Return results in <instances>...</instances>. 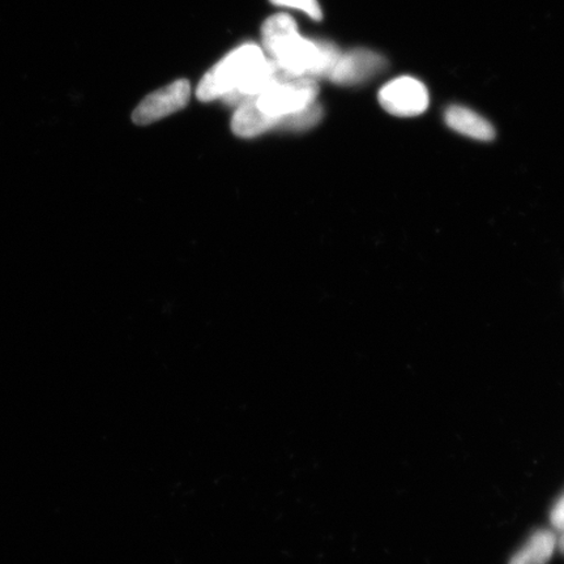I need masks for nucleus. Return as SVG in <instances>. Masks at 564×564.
<instances>
[{
	"instance_id": "1",
	"label": "nucleus",
	"mask_w": 564,
	"mask_h": 564,
	"mask_svg": "<svg viewBox=\"0 0 564 564\" xmlns=\"http://www.w3.org/2000/svg\"><path fill=\"white\" fill-rule=\"evenodd\" d=\"M294 78L266 57L255 44H245L221 59L199 83L197 96L203 103L223 99L238 107L254 99L280 79Z\"/></svg>"
},
{
	"instance_id": "7",
	"label": "nucleus",
	"mask_w": 564,
	"mask_h": 564,
	"mask_svg": "<svg viewBox=\"0 0 564 564\" xmlns=\"http://www.w3.org/2000/svg\"><path fill=\"white\" fill-rule=\"evenodd\" d=\"M281 120L258 109L254 99L239 105L232 119V130L235 136L245 139L257 138L272 130H280Z\"/></svg>"
},
{
	"instance_id": "12",
	"label": "nucleus",
	"mask_w": 564,
	"mask_h": 564,
	"mask_svg": "<svg viewBox=\"0 0 564 564\" xmlns=\"http://www.w3.org/2000/svg\"><path fill=\"white\" fill-rule=\"evenodd\" d=\"M560 548H561V552L564 554V532H563L562 539L560 541Z\"/></svg>"
},
{
	"instance_id": "9",
	"label": "nucleus",
	"mask_w": 564,
	"mask_h": 564,
	"mask_svg": "<svg viewBox=\"0 0 564 564\" xmlns=\"http://www.w3.org/2000/svg\"><path fill=\"white\" fill-rule=\"evenodd\" d=\"M555 536L549 530H539L517 550L509 564H547L554 553Z\"/></svg>"
},
{
	"instance_id": "8",
	"label": "nucleus",
	"mask_w": 564,
	"mask_h": 564,
	"mask_svg": "<svg viewBox=\"0 0 564 564\" xmlns=\"http://www.w3.org/2000/svg\"><path fill=\"white\" fill-rule=\"evenodd\" d=\"M445 120L449 129L460 136L479 141H492L495 138L493 125L469 107L449 106L445 114Z\"/></svg>"
},
{
	"instance_id": "4",
	"label": "nucleus",
	"mask_w": 564,
	"mask_h": 564,
	"mask_svg": "<svg viewBox=\"0 0 564 564\" xmlns=\"http://www.w3.org/2000/svg\"><path fill=\"white\" fill-rule=\"evenodd\" d=\"M379 103L395 117H418L427 110L430 96L426 85L411 77L391 80L379 91Z\"/></svg>"
},
{
	"instance_id": "11",
	"label": "nucleus",
	"mask_w": 564,
	"mask_h": 564,
	"mask_svg": "<svg viewBox=\"0 0 564 564\" xmlns=\"http://www.w3.org/2000/svg\"><path fill=\"white\" fill-rule=\"evenodd\" d=\"M552 522L556 529L563 530L564 532V494L559 502L555 503L552 512Z\"/></svg>"
},
{
	"instance_id": "6",
	"label": "nucleus",
	"mask_w": 564,
	"mask_h": 564,
	"mask_svg": "<svg viewBox=\"0 0 564 564\" xmlns=\"http://www.w3.org/2000/svg\"><path fill=\"white\" fill-rule=\"evenodd\" d=\"M191 86L187 80H177L146 96L136 111L132 120L139 126H146L183 110L190 99Z\"/></svg>"
},
{
	"instance_id": "2",
	"label": "nucleus",
	"mask_w": 564,
	"mask_h": 564,
	"mask_svg": "<svg viewBox=\"0 0 564 564\" xmlns=\"http://www.w3.org/2000/svg\"><path fill=\"white\" fill-rule=\"evenodd\" d=\"M261 42L270 59L294 78L328 79L342 52L331 43L302 37L287 13L266 20Z\"/></svg>"
},
{
	"instance_id": "5",
	"label": "nucleus",
	"mask_w": 564,
	"mask_h": 564,
	"mask_svg": "<svg viewBox=\"0 0 564 564\" xmlns=\"http://www.w3.org/2000/svg\"><path fill=\"white\" fill-rule=\"evenodd\" d=\"M387 66V59L373 50L355 49L341 52L328 80L344 86L364 84L380 75Z\"/></svg>"
},
{
	"instance_id": "10",
	"label": "nucleus",
	"mask_w": 564,
	"mask_h": 564,
	"mask_svg": "<svg viewBox=\"0 0 564 564\" xmlns=\"http://www.w3.org/2000/svg\"><path fill=\"white\" fill-rule=\"evenodd\" d=\"M274 5L289 7V9L299 10L305 12L308 17L313 20L324 19V12H321L318 0H270Z\"/></svg>"
},
{
	"instance_id": "3",
	"label": "nucleus",
	"mask_w": 564,
	"mask_h": 564,
	"mask_svg": "<svg viewBox=\"0 0 564 564\" xmlns=\"http://www.w3.org/2000/svg\"><path fill=\"white\" fill-rule=\"evenodd\" d=\"M319 85L312 78L280 79L254 98L258 109L273 118L292 116L318 103ZM281 127V125H280Z\"/></svg>"
}]
</instances>
